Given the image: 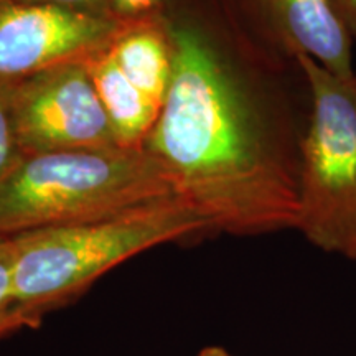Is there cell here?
Instances as JSON below:
<instances>
[{"mask_svg":"<svg viewBox=\"0 0 356 356\" xmlns=\"http://www.w3.org/2000/svg\"><path fill=\"white\" fill-rule=\"evenodd\" d=\"M122 24L102 13L0 0V81L89 61L108 50Z\"/></svg>","mask_w":356,"mask_h":356,"instance_id":"8992f818","label":"cell"},{"mask_svg":"<svg viewBox=\"0 0 356 356\" xmlns=\"http://www.w3.org/2000/svg\"><path fill=\"white\" fill-rule=\"evenodd\" d=\"M208 234V221L180 197L104 220L13 234L17 305L42 318L131 257Z\"/></svg>","mask_w":356,"mask_h":356,"instance_id":"3957f363","label":"cell"},{"mask_svg":"<svg viewBox=\"0 0 356 356\" xmlns=\"http://www.w3.org/2000/svg\"><path fill=\"white\" fill-rule=\"evenodd\" d=\"M167 0H108L109 13L121 22L145 19L165 6Z\"/></svg>","mask_w":356,"mask_h":356,"instance_id":"7c38bea8","label":"cell"},{"mask_svg":"<svg viewBox=\"0 0 356 356\" xmlns=\"http://www.w3.org/2000/svg\"><path fill=\"white\" fill-rule=\"evenodd\" d=\"M348 259H351V261H355L356 262V241H355V244L353 246H351V249H350V252H348Z\"/></svg>","mask_w":356,"mask_h":356,"instance_id":"e0dca14e","label":"cell"},{"mask_svg":"<svg viewBox=\"0 0 356 356\" xmlns=\"http://www.w3.org/2000/svg\"><path fill=\"white\" fill-rule=\"evenodd\" d=\"M109 51L129 81L162 109L170 81L172 58L165 30L157 15L124 22Z\"/></svg>","mask_w":356,"mask_h":356,"instance_id":"9c48e42d","label":"cell"},{"mask_svg":"<svg viewBox=\"0 0 356 356\" xmlns=\"http://www.w3.org/2000/svg\"><path fill=\"white\" fill-rule=\"evenodd\" d=\"M310 86L300 152L297 231L325 252L348 256L356 241V71L332 73L299 56Z\"/></svg>","mask_w":356,"mask_h":356,"instance_id":"277c9868","label":"cell"},{"mask_svg":"<svg viewBox=\"0 0 356 356\" xmlns=\"http://www.w3.org/2000/svg\"><path fill=\"white\" fill-rule=\"evenodd\" d=\"M346 32L356 42V0H332Z\"/></svg>","mask_w":356,"mask_h":356,"instance_id":"5bb4252c","label":"cell"},{"mask_svg":"<svg viewBox=\"0 0 356 356\" xmlns=\"http://www.w3.org/2000/svg\"><path fill=\"white\" fill-rule=\"evenodd\" d=\"M259 37L291 58L305 56L341 76L355 74L353 40L332 0H233Z\"/></svg>","mask_w":356,"mask_h":356,"instance_id":"52a82bcc","label":"cell"},{"mask_svg":"<svg viewBox=\"0 0 356 356\" xmlns=\"http://www.w3.org/2000/svg\"><path fill=\"white\" fill-rule=\"evenodd\" d=\"M195 356H236V355H233L226 348H222V346L213 345V346H204V348L200 350Z\"/></svg>","mask_w":356,"mask_h":356,"instance_id":"9a60e30c","label":"cell"},{"mask_svg":"<svg viewBox=\"0 0 356 356\" xmlns=\"http://www.w3.org/2000/svg\"><path fill=\"white\" fill-rule=\"evenodd\" d=\"M22 328H25L22 323H0V330H6L7 333L22 330Z\"/></svg>","mask_w":356,"mask_h":356,"instance_id":"2e32d148","label":"cell"},{"mask_svg":"<svg viewBox=\"0 0 356 356\" xmlns=\"http://www.w3.org/2000/svg\"><path fill=\"white\" fill-rule=\"evenodd\" d=\"M178 197L145 149H76L22 154L0 178V234L104 220Z\"/></svg>","mask_w":356,"mask_h":356,"instance_id":"7a4b0ae2","label":"cell"},{"mask_svg":"<svg viewBox=\"0 0 356 356\" xmlns=\"http://www.w3.org/2000/svg\"><path fill=\"white\" fill-rule=\"evenodd\" d=\"M167 95L144 149L213 234L296 229L310 86L297 58L257 35L233 0H167Z\"/></svg>","mask_w":356,"mask_h":356,"instance_id":"6da1fadb","label":"cell"},{"mask_svg":"<svg viewBox=\"0 0 356 356\" xmlns=\"http://www.w3.org/2000/svg\"><path fill=\"white\" fill-rule=\"evenodd\" d=\"M15 122L22 154L121 147L86 61L17 81Z\"/></svg>","mask_w":356,"mask_h":356,"instance_id":"5b68a950","label":"cell"},{"mask_svg":"<svg viewBox=\"0 0 356 356\" xmlns=\"http://www.w3.org/2000/svg\"><path fill=\"white\" fill-rule=\"evenodd\" d=\"M42 318L20 309L15 300V261L10 236L0 234V323L37 328Z\"/></svg>","mask_w":356,"mask_h":356,"instance_id":"30bf717a","label":"cell"},{"mask_svg":"<svg viewBox=\"0 0 356 356\" xmlns=\"http://www.w3.org/2000/svg\"><path fill=\"white\" fill-rule=\"evenodd\" d=\"M88 71L121 147L144 149L160 114V106L129 81L108 50L86 61Z\"/></svg>","mask_w":356,"mask_h":356,"instance_id":"ba28073f","label":"cell"},{"mask_svg":"<svg viewBox=\"0 0 356 356\" xmlns=\"http://www.w3.org/2000/svg\"><path fill=\"white\" fill-rule=\"evenodd\" d=\"M6 335H8L6 330H0V337H6Z\"/></svg>","mask_w":356,"mask_h":356,"instance_id":"ac0fdd59","label":"cell"},{"mask_svg":"<svg viewBox=\"0 0 356 356\" xmlns=\"http://www.w3.org/2000/svg\"><path fill=\"white\" fill-rule=\"evenodd\" d=\"M20 2L33 3V6H53V7L70 8V10H81V12H92V13H102V15H111L108 0H20Z\"/></svg>","mask_w":356,"mask_h":356,"instance_id":"4fadbf2b","label":"cell"},{"mask_svg":"<svg viewBox=\"0 0 356 356\" xmlns=\"http://www.w3.org/2000/svg\"><path fill=\"white\" fill-rule=\"evenodd\" d=\"M15 86L17 81H0V178L22 157L15 122Z\"/></svg>","mask_w":356,"mask_h":356,"instance_id":"8fae6325","label":"cell"}]
</instances>
